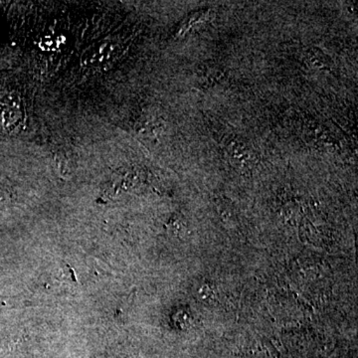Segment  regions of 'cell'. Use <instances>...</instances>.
<instances>
[{
	"instance_id": "obj_1",
	"label": "cell",
	"mask_w": 358,
	"mask_h": 358,
	"mask_svg": "<svg viewBox=\"0 0 358 358\" xmlns=\"http://www.w3.org/2000/svg\"><path fill=\"white\" fill-rule=\"evenodd\" d=\"M121 45L115 39H106L89 47L81 57V64L89 69L109 65L119 55Z\"/></svg>"
},
{
	"instance_id": "obj_2",
	"label": "cell",
	"mask_w": 358,
	"mask_h": 358,
	"mask_svg": "<svg viewBox=\"0 0 358 358\" xmlns=\"http://www.w3.org/2000/svg\"><path fill=\"white\" fill-rule=\"evenodd\" d=\"M53 166L56 173L61 178H68L72 173L71 171L70 162L67 157L63 155H54Z\"/></svg>"
},
{
	"instance_id": "obj_3",
	"label": "cell",
	"mask_w": 358,
	"mask_h": 358,
	"mask_svg": "<svg viewBox=\"0 0 358 358\" xmlns=\"http://www.w3.org/2000/svg\"><path fill=\"white\" fill-rule=\"evenodd\" d=\"M11 195L9 193L8 190L6 188L2 187L0 186V208L6 206V205L8 204L10 202Z\"/></svg>"
}]
</instances>
